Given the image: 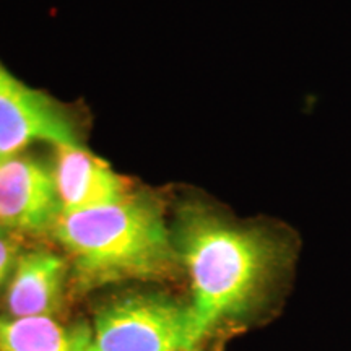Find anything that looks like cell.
Segmentation results:
<instances>
[{
  "instance_id": "1",
  "label": "cell",
  "mask_w": 351,
  "mask_h": 351,
  "mask_svg": "<svg viewBox=\"0 0 351 351\" xmlns=\"http://www.w3.org/2000/svg\"><path fill=\"white\" fill-rule=\"evenodd\" d=\"M189 276V348L269 300L291 261V241L270 226L239 223L207 204L182 208L174 232Z\"/></svg>"
},
{
  "instance_id": "2",
  "label": "cell",
  "mask_w": 351,
  "mask_h": 351,
  "mask_svg": "<svg viewBox=\"0 0 351 351\" xmlns=\"http://www.w3.org/2000/svg\"><path fill=\"white\" fill-rule=\"evenodd\" d=\"M51 232L67 252L82 291L134 280H161L181 263L161 210L137 195L60 215Z\"/></svg>"
},
{
  "instance_id": "3",
  "label": "cell",
  "mask_w": 351,
  "mask_h": 351,
  "mask_svg": "<svg viewBox=\"0 0 351 351\" xmlns=\"http://www.w3.org/2000/svg\"><path fill=\"white\" fill-rule=\"evenodd\" d=\"M85 328V351H187V302L129 293L104 302Z\"/></svg>"
},
{
  "instance_id": "4",
  "label": "cell",
  "mask_w": 351,
  "mask_h": 351,
  "mask_svg": "<svg viewBox=\"0 0 351 351\" xmlns=\"http://www.w3.org/2000/svg\"><path fill=\"white\" fill-rule=\"evenodd\" d=\"M36 142L78 143L72 121L54 101L26 86L0 64V160Z\"/></svg>"
},
{
  "instance_id": "5",
  "label": "cell",
  "mask_w": 351,
  "mask_h": 351,
  "mask_svg": "<svg viewBox=\"0 0 351 351\" xmlns=\"http://www.w3.org/2000/svg\"><path fill=\"white\" fill-rule=\"evenodd\" d=\"M60 213L52 168L21 155L0 161V226L38 234L52 231Z\"/></svg>"
},
{
  "instance_id": "6",
  "label": "cell",
  "mask_w": 351,
  "mask_h": 351,
  "mask_svg": "<svg viewBox=\"0 0 351 351\" xmlns=\"http://www.w3.org/2000/svg\"><path fill=\"white\" fill-rule=\"evenodd\" d=\"M52 174L60 215L114 204L129 195L124 179L80 143L57 145Z\"/></svg>"
},
{
  "instance_id": "7",
  "label": "cell",
  "mask_w": 351,
  "mask_h": 351,
  "mask_svg": "<svg viewBox=\"0 0 351 351\" xmlns=\"http://www.w3.org/2000/svg\"><path fill=\"white\" fill-rule=\"evenodd\" d=\"M69 262L59 254L38 249L19 257L7 288L12 317H54L60 309Z\"/></svg>"
},
{
  "instance_id": "8",
  "label": "cell",
  "mask_w": 351,
  "mask_h": 351,
  "mask_svg": "<svg viewBox=\"0 0 351 351\" xmlns=\"http://www.w3.org/2000/svg\"><path fill=\"white\" fill-rule=\"evenodd\" d=\"M0 351H85V328L69 330L54 317L0 314Z\"/></svg>"
},
{
  "instance_id": "9",
  "label": "cell",
  "mask_w": 351,
  "mask_h": 351,
  "mask_svg": "<svg viewBox=\"0 0 351 351\" xmlns=\"http://www.w3.org/2000/svg\"><path fill=\"white\" fill-rule=\"evenodd\" d=\"M19 257L15 241L8 238L3 232H0V285L5 282L8 276H12Z\"/></svg>"
},
{
  "instance_id": "10",
  "label": "cell",
  "mask_w": 351,
  "mask_h": 351,
  "mask_svg": "<svg viewBox=\"0 0 351 351\" xmlns=\"http://www.w3.org/2000/svg\"><path fill=\"white\" fill-rule=\"evenodd\" d=\"M187 351H204L200 348V346H197V348H192V350H187Z\"/></svg>"
},
{
  "instance_id": "11",
  "label": "cell",
  "mask_w": 351,
  "mask_h": 351,
  "mask_svg": "<svg viewBox=\"0 0 351 351\" xmlns=\"http://www.w3.org/2000/svg\"><path fill=\"white\" fill-rule=\"evenodd\" d=\"M0 161H2V160H0Z\"/></svg>"
}]
</instances>
